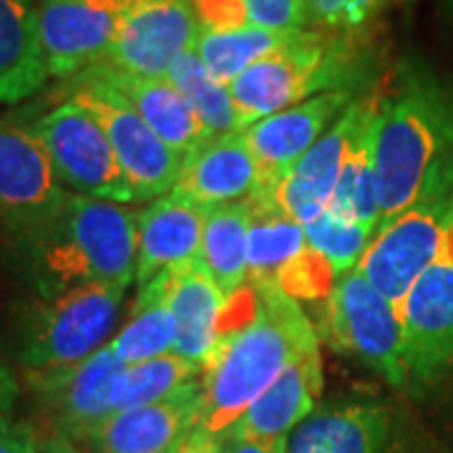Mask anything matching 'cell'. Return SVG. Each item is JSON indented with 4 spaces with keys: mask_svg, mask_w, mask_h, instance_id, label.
<instances>
[{
    "mask_svg": "<svg viewBox=\"0 0 453 453\" xmlns=\"http://www.w3.org/2000/svg\"><path fill=\"white\" fill-rule=\"evenodd\" d=\"M247 237H250L247 199L207 210L199 262L225 297L240 292L247 285Z\"/></svg>",
    "mask_w": 453,
    "mask_h": 453,
    "instance_id": "28",
    "label": "cell"
},
{
    "mask_svg": "<svg viewBox=\"0 0 453 453\" xmlns=\"http://www.w3.org/2000/svg\"><path fill=\"white\" fill-rule=\"evenodd\" d=\"M43 434L28 421H18L11 413L0 416V453H38Z\"/></svg>",
    "mask_w": 453,
    "mask_h": 453,
    "instance_id": "37",
    "label": "cell"
},
{
    "mask_svg": "<svg viewBox=\"0 0 453 453\" xmlns=\"http://www.w3.org/2000/svg\"><path fill=\"white\" fill-rule=\"evenodd\" d=\"M250 26L267 31L292 33L310 23L308 0H244Z\"/></svg>",
    "mask_w": 453,
    "mask_h": 453,
    "instance_id": "35",
    "label": "cell"
},
{
    "mask_svg": "<svg viewBox=\"0 0 453 453\" xmlns=\"http://www.w3.org/2000/svg\"><path fill=\"white\" fill-rule=\"evenodd\" d=\"M225 300L199 257L189 265L174 267L172 310L177 318V342L172 353L187 357L196 368H202V372L217 350V327Z\"/></svg>",
    "mask_w": 453,
    "mask_h": 453,
    "instance_id": "23",
    "label": "cell"
},
{
    "mask_svg": "<svg viewBox=\"0 0 453 453\" xmlns=\"http://www.w3.org/2000/svg\"><path fill=\"white\" fill-rule=\"evenodd\" d=\"M172 275L174 270H166L136 292L129 320L109 342L124 365L174 350L177 318L172 310Z\"/></svg>",
    "mask_w": 453,
    "mask_h": 453,
    "instance_id": "26",
    "label": "cell"
},
{
    "mask_svg": "<svg viewBox=\"0 0 453 453\" xmlns=\"http://www.w3.org/2000/svg\"><path fill=\"white\" fill-rule=\"evenodd\" d=\"M124 285H81L35 297L16 320V360L23 372L56 371L109 345L124 305Z\"/></svg>",
    "mask_w": 453,
    "mask_h": 453,
    "instance_id": "5",
    "label": "cell"
},
{
    "mask_svg": "<svg viewBox=\"0 0 453 453\" xmlns=\"http://www.w3.org/2000/svg\"><path fill=\"white\" fill-rule=\"evenodd\" d=\"M199 38L192 0H139L124 18L106 61L119 71L166 79L172 64Z\"/></svg>",
    "mask_w": 453,
    "mask_h": 453,
    "instance_id": "15",
    "label": "cell"
},
{
    "mask_svg": "<svg viewBox=\"0 0 453 453\" xmlns=\"http://www.w3.org/2000/svg\"><path fill=\"white\" fill-rule=\"evenodd\" d=\"M68 189L31 124L0 119V237L8 244L43 226Z\"/></svg>",
    "mask_w": 453,
    "mask_h": 453,
    "instance_id": "10",
    "label": "cell"
},
{
    "mask_svg": "<svg viewBox=\"0 0 453 453\" xmlns=\"http://www.w3.org/2000/svg\"><path fill=\"white\" fill-rule=\"evenodd\" d=\"M199 31H234L250 26L244 0H192Z\"/></svg>",
    "mask_w": 453,
    "mask_h": 453,
    "instance_id": "36",
    "label": "cell"
},
{
    "mask_svg": "<svg viewBox=\"0 0 453 453\" xmlns=\"http://www.w3.org/2000/svg\"><path fill=\"white\" fill-rule=\"evenodd\" d=\"M172 453H225V438L210 436L199 428H192Z\"/></svg>",
    "mask_w": 453,
    "mask_h": 453,
    "instance_id": "38",
    "label": "cell"
},
{
    "mask_svg": "<svg viewBox=\"0 0 453 453\" xmlns=\"http://www.w3.org/2000/svg\"><path fill=\"white\" fill-rule=\"evenodd\" d=\"M383 0H308L310 23L327 31H350L363 26Z\"/></svg>",
    "mask_w": 453,
    "mask_h": 453,
    "instance_id": "34",
    "label": "cell"
},
{
    "mask_svg": "<svg viewBox=\"0 0 453 453\" xmlns=\"http://www.w3.org/2000/svg\"><path fill=\"white\" fill-rule=\"evenodd\" d=\"M49 79L38 5L0 0V106L33 96Z\"/></svg>",
    "mask_w": 453,
    "mask_h": 453,
    "instance_id": "24",
    "label": "cell"
},
{
    "mask_svg": "<svg viewBox=\"0 0 453 453\" xmlns=\"http://www.w3.org/2000/svg\"><path fill=\"white\" fill-rule=\"evenodd\" d=\"M204 401L202 378L162 401L119 411L83 443L86 453H172L196 426Z\"/></svg>",
    "mask_w": 453,
    "mask_h": 453,
    "instance_id": "16",
    "label": "cell"
},
{
    "mask_svg": "<svg viewBox=\"0 0 453 453\" xmlns=\"http://www.w3.org/2000/svg\"><path fill=\"white\" fill-rule=\"evenodd\" d=\"M64 94L68 101L81 104L96 116L129 179L136 202H154L174 189L184 157H179L149 129V124L111 83L104 81L94 68H86L65 79Z\"/></svg>",
    "mask_w": 453,
    "mask_h": 453,
    "instance_id": "7",
    "label": "cell"
},
{
    "mask_svg": "<svg viewBox=\"0 0 453 453\" xmlns=\"http://www.w3.org/2000/svg\"><path fill=\"white\" fill-rule=\"evenodd\" d=\"M323 357L320 345L305 348L273 386L244 411L240 421L229 428V438L282 441L315 411L323 393Z\"/></svg>",
    "mask_w": 453,
    "mask_h": 453,
    "instance_id": "18",
    "label": "cell"
},
{
    "mask_svg": "<svg viewBox=\"0 0 453 453\" xmlns=\"http://www.w3.org/2000/svg\"><path fill=\"white\" fill-rule=\"evenodd\" d=\"M372 81V56L342 31L300 28L229 83L237 129L285 111L327 91L365 94Z\"/></svg>",
    "mask_w": 453,
    "mask_h": 453,
    "instance_id": "4",
    "label": "cell"
},
{
    "mask_svg": "<svg viewBox=\"0 0 453 453\" xmlns=\"http://www.w3.org/2000/svg\"><path fill=\"white\" fill-rule=\"evenodd\" d=\"M196 378H202V368H196L195 363L177 353H164L134 365H124V371L113 380L111 411L119 413L139 405L157 403Z\"/></svg>",
    "mask_w": 453,
    "mask_h": 453,
    "instance_id": "30",
    "label": "cell"
},
{
    "mask_svg": "<svg viewBox=\"0 0 453 453\" xmlns=\"http://www.w3.org/2000/svg\"><path fill=\"white\" fill-rule=\"evenodd\" d=\"M257 189V164L244 139V131L217 134L196 146L184 159L181 174L169 195L214 210L244 202Z\"/></svg>",
    "mask_w": 453,
    "mask_h": 453,
    "instance_id": "17",
    "label": "cell"
},
{
    "mask_svg": "<svg viewBox=\"0 0 453 453\" xmlns=\"http://www.w3.org/2000/svg\"><path fill=\"white\" fill-rule=\"evenodd\" d=\"M323 335L335 350L380 372L393 388L405 390V335L398 305L356 267L338 277L327 297Z\"/></svg>",
    "mask_w": 453,
    "mask_h": 453,
    "instance_id": "8",
    "label": "cell"
},
{
    "mask_svg": "<svg viewBox=\"0 0 453 453\" xmlns=\"http://www.w3.org/2000/svg\"><path fill=\"white\" fill-rule=\"evenodd\" d=\"M378 111V96H365L356 134L348 144L345 159L340 166L338 184L330 196L327 210L340 217L371 226L372 232L380 225L378 207V177H375V151H372V124Z\"/></svg>",
    "mask_w": 453,
    "mask_h": 453,
    "instance_id": "27",
    "label": "cell"
},
{
    "mask_svg": "<svg viewBox=\"0 0 453 453\" xmlns=\"http://www.w3.org/2000/svg\"><path fill=\"white\" fill-rule=\"evenodd\" d=\"M139 0H41V43L53 79L106 61L124 18Z\"/></svg>",
    "mask_w": 453,
    "mask_h": 453,
    "instance_id": "13",
    "label": "cell"
},
{
    "mask_svg": "<svg viewBox=\"0 0 453 453\" xmlns=\"http://www.w3.org/2000/svg\"><path fill=\"white\" fill-rule=\"evenodd\" d=\"M363 106H365V94L345 109V113L327 129L323 139L275 187L273 192L275 199L300 225H308L310 219H315L320 211L327 210Z\"/></svg>",
    "mask_w": 453,
    "mask_h": 453,
    "instance_id": "21",
    "label": "cell"
},
{
    "mask_svg": "<svg viewBox=\"0 0 453 453\" xmlns=\"http://www.w3.org/2000/svg\"><path fill=\"white\" fill-rule=\"evenodd\" d=\"M18 395H20V380L16 371L5 360H0V416L13 411Z\"/></svg>",
    "mask_w": 453,
    "mask_h": 453,
    "instance_id": "39",
    "label": "cell"
},
{
    "mask_svg": "<svg viewBox=\"0 0 453 453\" xmlns=\"http://www.w3.org/2000/svg\"><path fill=\"white\" fill-rule=\"evenodd\" d=\"M38 453H86L81 446H76L73 441L61 436H43V446Z\"/></svg>",
    "mask_w": 453,
    "mask_h": 453,
    "instance_id": "41",
    "label": "cell"
},
{
    "mask_svg": "<svg viewBox=\"0 0 453 453\" xmlns=\"http://www.w3.org/2000/svg\"><path fill=\"white\" fill-rule=\"evenodd\" d=\"M441 5H443V16H446V20L453 26V0H441Z\"/></svg>",
    "mask_w": 453,
    "mask_h": 453,
    "instance_id": "42",
    "label": "cell"
},
{
    "mask_svg": "<svg viewBox=\"0 0 453 453\" xmlns=\"http://www.w3.org/2000/svg\"><path fill=\"white\" fill-rule=\"evenodd\" d=\"M139 211L68 192L43 226L11 247V265L35 297L81 285H124L136 277Z\"/></svg>",
    "mask_w": 453,
    "mask_h": 453,
    "instance_id": "3",
    "label": "cell"
},
{
    "mask_svg": "<svg viewBox=\"0 0 453 453\" xmlns=\"http://www.w3.org/2000/svg\"><path fill=\"white\" fill-rule=\"evenodd\" d=\"M98 76L129 101L136 113L149 124L164 144L172 146L179 157H189L196 146L207 142L211 134L204 129L192 104L181 96L169 79H146L119 71L109 64L91 65Z\"/></svg>",
    "mask_w": 453,
    "mask_h": 453,
    "instance_id": "22",
    "label": "cell"
},
{
    "mask_svg": "<svg viewBox=\"0 0 453 453\" xmlns=\"http://www.w3.org/2000/svg\"><path fill=\"white\" fill-rule=\"evenodd\" d=\"M282 441H255V438L225 436V453H282Z\"/></svg>",
    "mask_w": 453,
    "mask_h": 453,
    "instance_id": "40",
    "label": "cell"
},
{
    "mask_svg": "<svg viewBox=\"0 0 453 453\" xmlns=\"http://www.w3.org/2000/svg\"><path fill=\"white\" fill-rule=\"evenodd\" d=\"M451 222L453 162H449L411 207L375 229L356 270L398 305L438 259Z\"/></svg>",
    "mask_w": 453,
    "mask_h": 453,
    "instance_id": "6",
    "label": "cell"
},
{
    "mask_svg": "<svg viewBox=\"0 0 453 453\" xmlns=\"http://www.w3.org/2000/svg\"><path fill=\"white\" fill-rule=\"evenodd\" d=\"M166 79L174 83L179 94L192 104L199 121L204 124V129L210 131L211 136L240 131L229 86L211 79L210 71L204 68L195 49L179 56L169 68Z\"/></svg>",
    "mask_w": 453,
    "mask_h": 453,
    "instance_id": "31",
    "label": "cell"
},
{
    "mask_svg": "<svg viewBox=\"0 0 453 453\" xmlns=\"http://www.w3.org/2000/svg\"><path fill=\"white\" fill-rule=\"evenodd\" d=\"M393 416L378 401H342L312 411L285 436L282 453H386Z\"/></svg>",
    "mask_w": 453,
    "mask_h": 453,
    "instance_id": "19",
    "label": "cell"
},
{
    "mask_svg": "<svg viewBox=\"0 0 453 453\" xmlns=\"http://www.w3.org/2000/svg\"><path fill=\"white\" fill-rule=\"evenodd\" d=\"M312 345H318L315 327L288 292L247 282L229 295L217 350L202 372L204 401L195 428L225 438L277 375Z\"/></svg>",
    "mask_w": 453,
    "mask_h": 453,
    "instance_id": "1",
    "label": "cell"
},
{
    "mask_svg": "<svg viewBox=\"0 0 453 453\" xmlns=\"http://www.w3.org/2000/svg\"><path fill=\"white\" fill-rule=\"evenodd\" d=\"M247 282L277 288L280 275L308 250L305 226L277 202L273 192H255L247 196Z\"/></svg>",
    "mask_w": 453,
    "mask_h": 453,
    "instance_id": "25",
    "label": "cell"
},
{
    "mask_svg": "<svg viewBox=\"0 0 453 453\" xmlns=\"http://www.w3.org/2000/svg\"><path fill=\"white\" fill-rule=\"evenodd\" d=\"M31 127L68 192L116 204L136 202L106 131L81 104L65 98L31 121Z\"/></svg>",
    "mask_w": 453,
    "mask_h": 453,
    "instance_id": "9",
    "label": "cell"
},
{
    "mask_svg": "<svg viewBox=\"0 0 453 453\" xmlns=\"http://www.w3.org/2000/svg\"><path fill=\"white\" fill-rule=\"evenodd\" d=\"M124 363L111 345L94 356L56 371L26 372V386L33 393L50 436H61L83 446L101 423L111 416V388Z\"/></svg>",
    "mask_w": 453,
    "mask_h": 453,
    "instance_id": "12",
    "label": "cell"
},
{
    "mask_svg": "<svg viewBox=\"0 0 453 453\" xmlns=\"http://www.w3.org/2000/svg\"><path fill=\"white\" fill-rule=\"evenodd\" d=\"M380 225L411 207L453 162V81L423 58H403L378 96L372 124ZM378 225V226H380Z\"/></svg>",
    "mask_w": 453,
    "mask_h": 453,
    "instance_id": "2",
    "label": "cell"
},
{
    "mask_svg": "<svg viewBox=\"0 0 453 453\" xmlns=\"http://www.w3.org/2000/svg\"><path fill=\"white\" fill-rule=\"evenodd\" d=\"M288 35L290 33L267 31L259 26H244L234 31H199L195 50L211 79L229 86L250 65L280 49Z\"/></svg>",
    "mask_w": 453,
    "mask_h": 453,
    "instance_id": "29",
    "label": "cell"
},
{
    "mask_svg": "<svg viewBox=\"0 0 453 453\" xmlns=\"http://www.w3.org/2000/svg\"><path fill=\"white\" fill-rule=\"evenodd\" d=\"M303 226H305L308 242L327 257L338 277L356 267L357 259L363 257L365 247L375 234L371 226L350 222L330 210H323L315 219H310L308 225Z\"/></svg>",
    "mask_w": 453,
    "mask_h": 453,
    "instance_id": "32",
    "label": "cell"
},
{
    "mask_svg": "<svg viewBox=\"0 0 453 453\" xmlns=\"http://www.w3.org/2000/svg\"><path fill=\"white\" fill-rule=\"evenodd\" d=\"M411 393H423L453 365V222L438 259L398 303Z\"/></svg>",
    "mask_w": 453,
    "mask_h": 453,
    "instance_id": "11",
    "label": "cell"
},
{
    "mask_svg": "<svg viewBox=\"0 0 453 453\" xmlns=\"http://www.w3.org/2000/svg\"><path fill=\"white\" fill-rule=\"evenodd\" d=\"M207 210L174 195L154 199L139 211L136 237V288H146L157 275L189 265L199 257Z\"/></svg>",
    "mask_w": 453,
    "mask_h": 453,
    "instance_id": "20",
    "label": "cell"
},
{
    "mask_svg": "<svg viewBox=\"0 0 453 453\" xmlns=\"http://www.w3.org/2000/svg\"><path fill=\"white\" fill-rule=\"evenodd\" d=\"M360 96L363 94L357 91H327L247 127L244 139L257 164L255 192H275L292 166L323 139L345 109Z\"/></svg>",
    "mask_w": 453,
    "mask_h": 453,
    "instance_id": "14",
    "label": "cell"
},
{
    "mask_svg": "<svg viewBox=\"0 0 453 453\" xmlns=\"http://www.w3.org/2000/svg\"><path fill=\"white\" fill-rule=\"evenodd\" d=\"M335 282L338 275L333 265L312 244H308V250L280 275L277 288L288 292L292 300H327Z\"/></svg>",
    "mask_w": 453,
    "mask_h": 453,
    "instance_id": "33",
    "label": "cell"
}]
</instances>
